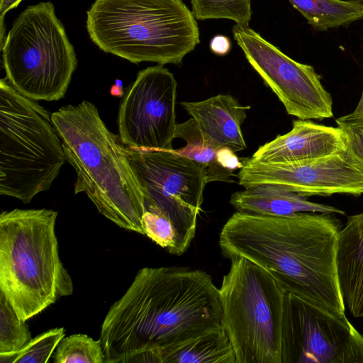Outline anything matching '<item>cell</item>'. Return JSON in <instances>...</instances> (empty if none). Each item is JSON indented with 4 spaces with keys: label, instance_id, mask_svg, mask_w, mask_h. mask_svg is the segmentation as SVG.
I'll return each mask as SVG.
<instances>
[{
    "label": "cell",
    "instance_id": "obj_26",
    "mask_svg": "<svg viewBox=\"0 0 363 363\" xmlns=\"http://www.w3.org/2000/svg\"><path fill=\"white\" fill-rule=\"evenodd\" d=\"M217 160L223 168L230 172L240 169L242 167V161L238 158L235 152L227 147H222L218 150Z\"/></svg>",
    "mask_w": 363,
    "mask_h": 363
},
{
    "label": "cell",
    "instance_id": "obj_19",
    "mask_svg": "<svg viewBox=\"0 0 363 363\" xmlns=\"http://www.w3.org/2000/svg\"><path fill=\"white\" fill-rule=\"evenodd\" d=\"M176 138L184 140L186 145L171 151L201 164L206 169L208 183L230 181L233 172L223 168L217 160L218 151L222 147L203 133L194 118L177 124L174 133Z\"/></svg>",
    "mask_w": 363,
    "mask_h": 363
},
{
    "label": "cell",
    "instance_id": "obj_25",
    "mask_svg": "<svg viewBox=\"0 0 363 363\" xmlns=\"http://www.w3.org/2000/svg\"><path fill=\"white\" fill-rule=\"evenodd\" d=\"M343 132L347 150L363 171V113L352 112L335 119Z\"/></svg>",
    "mask_w": 363,
    "mask_h": 363
},
{
    "label": "cell",
    "instance_id": "obj_11",
    "mask_svg": "<svg viewBox=\"0 0 363 363\" xmlns=\"http://www.w3.org/2000/svg\"><path fill=\"white\" fill-rule=\"evenodd\" d=\"M233 33L248 62L289 115L318 121L333 116L332 96L313 66L294 60L249 26L235 24Z\"/></svg>",
    "mask_w": 363,
    "mask_h": 363
},
{
    "label": "cell",
    "instance_id": "obj_22",
    "mask_svg": "<svg viewBox=\"0 0 363 363\" xmlns=\"http://www.w3.org/2000/svg\"><path fill=\"white\" fill-rule=\"evenodd\" d=\"M55 363H103L105 354L100 340L84 334H74L58 344L53 355Z\"/></svg>",
    "mask_w": 363,
    "mask_h": 363
},
{
    "label": "cell",
    "instance_id": "obj_24",
    "mask_svg": "<svg viewBox=\"0 0 363 363\" xmlns=\"http://www.w3.org/2000/svg\"><path fill=\"white\" fill-rule=\"evenodd\" d=\"M65 335L64 328L48 330L32 339L18 352L0 355V363H46Z\"/></svg>",
    "mask_w": 363,
    "mask_h": 363
},
{
    "label": "cell",
    "instance_id": "obj_23",
    "mask_svg": "<svg viewBox=\"0 0 363 363\" xmlns=\"http://www.w3.org/2000/svg\"><path fill=\"white\" fill-rule=\"evenodd\" d=\"M191 3L196 20L228 18L249 26L252 16L251 0H191Z\"/></svg>",
    "mask_w": 363,
    "mask_h": 363
},
{
    "label": "cell",
    "instance_id": "obj_12",
    "mask_svg": "<svg viewBox=\"0 0 363 363\" xmlns=\"http://www.w3.org/2000/svg\"><path fill=\"white\" fill-rule=\"evenodd\" d=\"M177 83L163 65L140 71L121 102L118 127L123 145L172 150Z\"/></svg>",
    "mask_w": 363,
    "mask_h": 363
},
{
    "label": "cell",
    "instance_id": "obj_7",
    "mask_svg": "<svg viewBox=\"0 0 363 363\" xmlns=\"http://www.w3.org/2000/svg\"><path fill=\"white\" fill-rule=\"evenodd\" d=\"M6 79L34 101H58L67 92L77 60L52 2L28 6L1 45Z\"/></svg>",
    "mask_w": 363,
    "mask_h": 363
},
{
    "label": "cell",
    "instance_id": "obj_8",
    "mask_svg": "<svg viewBox=\"0 0 363 363\" xmlns=\"http://www.w3.org/2000/svg\"><path fill=\"white\" fill-rule=\"evenodd\" d=\"M230 260L219 292L222 326L236 363H281L285 292L259 265L242 257Z\"/></svg>",
    "mask_w": 363,
    "mask_h": 363
},
{
    "label": "cell",
    "instance_id": "obj_28",
    "mask_svg": "<svg viewBox=\"0 0 363 363\" xmlns=\"http://www.w3.org/2000/svg\"><path fill=\"white\" fill-rule=\"evenodd\" d=\"M22 0H0V19H1V45L4 41V28L3 26V18L6 13L11 9L18 6Z\"/></svg>",
    "mask_w": 363,
    "mask_h": 363
},
{
    "label": "cell",
    "instance_id": "obj_20",
    "mask_svg": "<svg viewBox=\"0 0 363 363\" xmlns=\"http://www.w3.org/2000/svg\"><path fill=\"white\" fill-rule=\"evenodd\" d=\"M315 30L347 26L363 18L361 0H288Z\"/></svg>",
    "mask_w": 363,
    "mask_h": 363
},
{
    "label": "cell",
    "instance_id": "obj_18",
    "mask_svg": "<svg viewBox=\"0 0 363 363\" xmlns=\"http://www.w3.org/2000/svg\"><path fill=\"white\" fill-rule=\"evenodd\" d=\"M230 203L237 211L270 216H291L300 212L345 215L333 206L310 201L306 196L275 186L259 185L233 193Z\"/></svg>",
    "mask_w": 363,
    "mask_h": 363
},
{
    "label": "cell",
    "instance_id": "obj_29",
    "mask_svg": "<svg viewBox=\"0 0 363 363\" xmlns=\"http://www.w3.org/2000/svg\"><path fill=\"white\" fill-rule=\"evenodd\" d=\"M110 93L112 96L117 97H123L125 94L122 87L117 86L116 84H113L110 89Z\"/></svg>",
    "mask_w": 363,
    "mask_h": 363
},
{
    "label": "cell",
    "instance_id": "obj_21",
    "mask_svg": "<svg viewBox=\"0 0 363 363\" xmlns=\"http://www.w3.org/2000/svg\"><path fill=\"white\" fill-rule=\"evenodd\" d=\"M26 321L21 319L0 292V355L13 354L32 340Z\"/></svg>",
    "mask_w": 363,
    "mask_h": 363
},
{
    "label": "cell",
    "instance_id": "obj_10",
    "mask_svg": "<svg viewBox=\"0 0 363 363\" xmlns=\"http://www.w3.org/2000/svg\"><path fill=\"white\" fill-rule=\"evenodd\" d=\"M281 363H363V335L345 313L285 292Z\"/></svg>",
    "mask_w": 363,
    "mask_h": 363
},
{
    "label": "cell",
    "instance_id": "obj_13",
    "mask_svg": "<svg viewBox=\"0 0 363 363\" xmlns=\"http://www.w3.org/2000/svg\"><path fill=\"white\" fill-rule=\"evenodd\" d=\"M240 186H275L305 196L363 195V171L347 150L315 159L287 162L242 160Z\"/></svg>",
    "mask_w": 363,
    "mask_h": 363
},
{
    "label": "cell",
    "instance_id": "obj_30",
    "mask_svg": "<svg viewBox=\"0 0 363 363\" xmlns=\"http://www.w3.org/2000/svg\"><path fill=\"white\" fill-rule=\"evenodd\" d=\"M354 112L356 113H363V89L362 91V94L359 99V102L357 103V105L354 110Z\"/></svg>",
    "mask_w": 363,
    "mask_h": 363
},
{
    "label": "cell",
    "instance_id": "obj_31",
    "mask_svg": "<svg viewBox=\"0 0 363 363\" xmlns=\"http://www.w3.org/2000/svg\"><path fill=\"white\" fill-rule=\"evenodd\" d=\"M115 84H116L117 86H118L120 87H122V81L119 80V79H116Z\"/></svg>",
    "mask_w": 363,
    "mask_h": 363
},
{
    "label": "cell",
    "instance_id": "obj_3",
    "mask_svg": "<svg viewBox=\"0 0 363 363\" xmlns=\"http://www.w3.org/2000/svg\"><path fill=\"white\" fill-rule=\"evenodd\" d=\"M51 118L67 161L77 174L74 194L84 192L106 218L145 235L143 194L126 148L106 127L96 106L83 101L60 108Z\"/></svg>",
    "mask_w": 363,
    "mask_h": 363
},
{
    "label": "cell",
    "instance_id": "obj_1",
    "mask_svg": "<svg viewBox=\"0 0 363 363\" xmlns=\"http://www.w3.org/2000/svg\"><path fill=\"white\" fill-rule=\"evenodd\" d=\"M222 327L220 292L206 272L144 267L112 304L99 340L106 363L181 342Z\"/></svg>",
    "mask_w": 363,
    "mask_h": 363
},
{
    "label": "cell",
    "instance_id": "obj_14",
    "mask_svg": "<svg viewBox=\"0 0 363 363\" xmlns=\"http://www.w3.org/2000/svg\"><path fill=\"white\" fill-rule=\"evenodd\" d=\"M346 150V140L339 127L298 118L293 121L289 132L261 145L252 157L262 162H287L318 158Z\"/></svg>",
    "mask_w": 363,
    "mask_h": 363
},
{
    "label": "cell",
    "instance_id": "obj_17",
    "mask_svg": "<svg viewBox=\"0 0 363 363\" xmlns=\"http://www.w3.org/2000/svg\"><path fill=\"white\" fill-rule=\"evenodd\" d=\"M236 363L223 326L167 347L134 354L123 363Z\"/></svg>",
    "mask_w": 363,
    "mask_h": 363
},
{
    "label": "cell",
    "instance_id": "obj_27",
    "mask_svg": "<svg viewBox=\"0 0 363 363\" xmlns=\"http://www.w3.org/2000/svg\"><path fill=\"white\" fill-rule=\"evenodd\" d=\"M210 49L216 55H225L231 49L230 40L223 35H215L210 42Z\"/></svg>",
    "mask_w": 363,
    "mask_h": 363
},
{
    "label": "cell",
    "instance_id": "obj_6",
    "mask_svg": "<svg viewBox=\"0 0 363 363\" xmlns=\"http://www.w3.org/2000/svg\"><path fill=\"white\" fill-rule=\"evenodd\" d=\"M67 162L51 115L0 80V194L28 203L48 190Z\"/></svg>",
    "mask_w": 363,
    "mask_h": 363
},
{
    "label": "cell",
    "instance_id": "obj_5",
    "mask_svg": "<svg viewBox=\"0 0 363 363\" xmlns=\"http://www.w3.org/2000/svg\"><path fill=\"white\" fill-rule=\"evenodd\" d=\"M86 16L89 35L101 50L135 64L179 65L200 43L183 0H95Z\"/></svg>",
    "mask_w": 363,
    "mask_h": 363
},
{
    "label": "cell",
    "instance_id": "obj_32",
    "mask_svg": "<svg viewBox=\"0 0 363 363\" xmlns=\"http://www.w3.org/2000/svg\"><path fill=\"white\" fill-rule=\"evenodd\" d=\"M361 1H362V3H363V0H361Z\"/></svg>",
    "mask_w": 363,
    "mask_h": 363
},
{
    "label": "cell",
    "instance_id": "obj_15",
    "mask_svg": "<svg viewBox=\"0 0 363 363\" xmlns=\"http://www.w3.org/2000/svg\"><path fill=\"white\" fill-rule=\"evenodd\" d=\"M184 109L199 128L221 147L233 152L247 148L241 125L250 106H242L230 94H218L200 101H182Z\"/></svg>",
    "mask_w": 363,
    "mask_h": 363
},
{
    "label": "cell",
    "instance_id": "obj_4",
    "mask_svg": "<svg viewBox=\"0 0 363 363\" xmlns=\"http://www.w3.org/2000/svg\"><path fill=\"white\" fill-rule=\"evenodd\" d=\"M57 214L15 208L0 215V292L26 321L73 293L59 256Z\"/></svg>",
    "mask_w": 363,
    "mask_h": 363
},
{
    "label": "cell",
    "instance_id": "obj_9",
    "mask_svg": "<svg viewBox=\"0 0 363 363\" xmlns=\"http://www.w3.org/2000/svg\"><path fill=\"white\" fill-rule=\"evenodd\" d=\"M125 148L143 194L145 211L164 220L171 238L170 254L182 255L196 235L208 183L205 168L171 150Z\"/></svg>",
    "mask_w": 363,
    "mask_h": 363
},
{
    "label": "cell",
    "instance_id": "obj_16",
    "mask_svg": "<svg viewBox=\"0 0 363 363\" xmlns=\"http://www.w3.org/2000/svg\"><path fill=\"white\" fill-rule=\"evenodd\" d=\"M336 265L345 304L354 318H363V212L348 216L341 228Z\"/></svg>",
    "mask_w": 363,
    "mask_h": 363
},
{
    "label": "cell",
    "instance_id": "obj_2",
    "mask_svg": "<svg viewBox=\"0 0 363 363\" xmlns=\"http://www.w3.org/2000/svg\"><path fill=\"white\" fill-rule=\"evenodd\" d=\"M342 223L335 213L270 216L236 211L219 236L223 255L267 270L284 292L345 313L336 265Z\"/></svg>",
    "mask_w": 363,
    "mask_h": 363
}]
</instances>
